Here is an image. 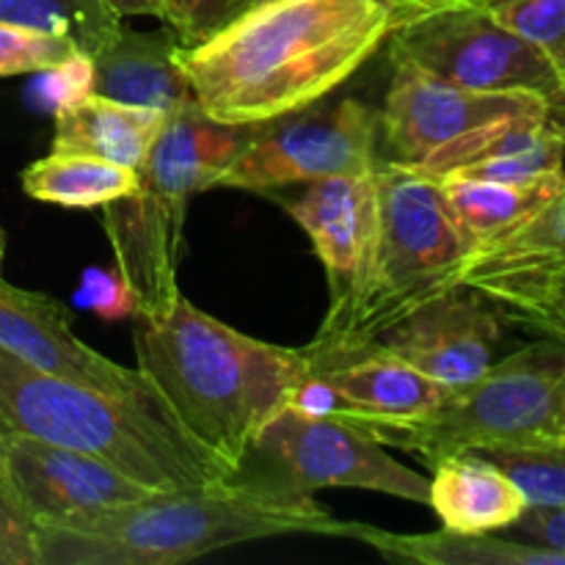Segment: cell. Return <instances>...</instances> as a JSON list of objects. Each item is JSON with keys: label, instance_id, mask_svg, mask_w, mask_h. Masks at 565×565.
<instances>
[{"label": "cell", "instance_id": "cell-1", "mask_svg": "<svg viewBox=\"0 0 565 565\" xmlns=\"http://www.w3.org/2000/svg\"><path fill=\"white\" fill-rule=\"evenodd\" d=\"M375 0H259L196 47H177L193 103L218 125L259 127L312 108L390 39Z\"/></svg>", "mask_w": 565, "mask_h": 565}, {"label": "cell", "instance_id": "cell-2", "mask_svg": "<svg viewBox=\"0 0 565 565\" xmlns=\"http://www.w3.org/2000/svg\"><path fill=\"white\" fill-rule=\"evenodd\" d=\"M132 320L136 370L158 412L241 478L265 425L312 379V359L254 340L185 296L163 318Z\"/></svg>", "mask_w": 565, "mask_h": 565}, {"label": "cell", "instance_id": "cell-3", "mask_svg": "<svg viewBox=\"0 0 565 565\" xmlns=\"http://www.w3.org/2000/svg\"><path fill=\"white\" fill-rule=\"evenodd\" d=\"M342 535L345 522L312 497L276 480L237 478L202 489L158 491L141 500L36 527L39 565H180L210 552L276 535Z\"/></svg>", "mask_w": 565, "mask_h": 565}, {"label": "cell", "instance_id": "cell-4", "mask_svg": "<svg viewBox=\"0 0 565 565\" xmlns=\"http://www.w3.org/2000/svg\"><path fill=\"white\" fill-rule=\"evenodd\" d=\"M0 430L97 458L154 494L237 478L158 408L55 379L6 351H0Z\"/></svg>", "mask_w": 565, "mask_h": 565}, {"label": "cell", "instance_id": "cell-5", "mask_svg": "<svg viewBox=\"0 0 565 565\" xmlns=\"http://www.w3.org/2000/svg\"><path fill=\"white\" fill-rule=\"evenodd\" d=\"M259 127L218 125L196 103L171 110L138 169L136 191L99 207L116 270L136 296L141 318H163L180 301L188 202L215 188Z\"/></svg>", "mask_w": 565, "mask_h": 565}, {"label": "cell", "instance_id": "cell-6", "mask_svg": "<svg viewBox=\"0 0 565 565\" xmlns=\"http://www.w3.org/2000/svg\"><path fill=\"white\" fill-rule=\"evenodd\" d=\"M379 232L367 279L345 329L312 364L364 351L381 331L395 326L430 298L458 285V270L475 252L447 204L439 180L417 166L379 160Z\"/></svg>", "mask_w": 565, "mask_h": 565}, {"label": "cell", "instance_id": "cell-7", "mask_svg": "<svg viewBox=\"0 0 565 565\" xmlns=\"http://www.w3.org/2000/svg\"><path fill=\"white\" fill-rule=\"evenodd\" d=\"M392 450L423 463L494 447L565 441V340L541 334L494 362L478 381L452 390L434 412L406 419H345Z\"/></svg>", "mask_w": 565, "mask_h": 565}, {"label": "cell", "instance_id": "cell-8", "mask_svg": "<svg viewBox=\"0 0 565 565\" xmlns=\"http://www.w3.org/2000/svg\"><path fill=\"white\" fill-rule=\"evenodd\" d=\"M390 61H412L475 92L535 94L565 121V88L535 44L502 25L486 6L430 14L390 33Z\"/></svg>", "mask_w": 565, "mask_h": 565}, {"label": "cell", "instance_id": "cell-9", "mask_svg": "<svg viewBox=\"0 0 565 565\" xmlns=\"http://www.w3.org/2000/svg\"><path fill=\"white\" fill-rule=\"evenodd\" d=\"M252 456L274 469L270 480L296 494L364 489L428 505V478L392 458L381 441L340 417L285 408L257 436Z\"/></svg>", "mask_w": 565, "mask_h": 565}, {"label": "cell", "instance_id": "cell-10", "mask_svg": "<svg viewBox=\"0 0 565 565\" xmlns=\"http://www.w3.org/2000/svg\"><path fill=\"white\" fill-rule=\"evenodd\" d=\"M379 114L359 97L312 105L296 119L259 127L246 149L226 166L215 188L270 193L326 177L373 174Z\"/></svg>", "mask_w": 565, "mask_h": 565}, {"label": "cell", "instance_id": "cell-11", "mask_svg": "<svg viewBox=\"0 0 565 565\" xmlns=\"http://www.w3.org/2000/svg\"><path fill=\"white\" fill-rule=\"evenodd\" d=\"M379 130L386 160L419 166L467 132L522 116H550L552 105L535 94L475 92L456 86L412 61H392Z\"/></svg>", "mask_w": 565, "mask_h": 565}, {"label": "cell", "instance_id": "cell-12", "mask_svg": "<svg viewBox=\"0 0 565 565\" xmlns=\"http://www.w3.org/2000/svg\"><path fill=\"white\" fill-rule=\"evenodd\" d=\"M285 210L312 241L329 279V312L309 353L326 351L345 329L373 257L379 232V185L373 174L326 177L307 182L298 196L285 199Z\"/></svg>", "mask_w": 565, "mask_h": 565}, {"label": "cell", "instance_id": "cell-13", "mask_svg": "<svg viewBox=\"0 0 565 565\" xmlns=\"http://www.w3.org/2000/svg\"><path fill=\"white\" fill-rule=\"evenodd\" d=\"M154 494L83 452L0 430V497L33 527Z\"/></svg>", "mask_w": 565, "mask_h": 565}, {"label": "cell", "instance_id": "cell-14", "mask_svg": "<svg viewBox=\"0 0 565 565\" xmlns=\"http://www.w3.org/2000/svg\"><path fill=\"white\" fill-rule=\"evenodd\" d=\"M505 320L500 303L472 287L456 285L381 331L367 348L408 364L447 390H461L494 364Z\"/></svg>", "mask_w": 565, "mask_h": 565}, {"label": "cell", "instance_id": "cell-15", "mask_svg": "<svg viewBox=\"0 0 565 565\" xmlns=\"http://www.w3.org/2000/svg\"><path fill=\"white\" fill-rule=\"evenodd\" d=\"M0 351L55 379L75 381L158 408L141 373L110 362L108 356L88 348L81 337H75L70 315L58 301L44 292L9 285L3 276H0Z\"/></svg>", "mask_w": 565, "mask_h": 565}, {"label": "cell", "instance_id": "cell-16", "mask_svg": "<svg viewBox=\"0 0 565 565\" xmlns=\"http://www.w3.org/2000/svg\"><path fill=\"white\" fill-rule=\"evenodd\" d=\"M434 180L524 182L565 171V121L550 116H522L467 132L419 163Z\"/></svg>", "mask_w": 565, "mask_h": 565}, {"label": "cell", "instance_id": "cell-17", "mask_svg": "<svg viewBox=\"0 0 565 565\" xmlns=\"http://www.w3.org/2000/svg\"><path fill=\"white\" fill-rule=\"evenodd\" d=\"M326 386V417L406 419L434 412L452 390L379 351H359L312 364Z\"/></svg>", "mask_w": 565, "mask_h": 565}, {"label": "cell", "instance_id": "cell-18", "mask_svg": "<svg viewBox=\"0 0 565 565\" xmlns=\"http://www.w3.org/2000/svg\"><path fill=\"white\" fill-rule=\"evenodd\" d=\"M174 53L177 42L169 28L141 33L121 25L119 33L92 55V94L171 114L193 103L191 86L177 66Z\"/></svg>", "mask_w": 565, "mask_h": 565}, {"label": "cell", "instance_id": "cell-19", "mask_svg": "<svg viewBox=\"0 0 565 565\" xmlns=\"http://www.w3.org/2000/svg\"><path fill=\"white\" fill-rule=\"evenodd\" d=\"M430 472L428 508L447 530L469 535L502 533L527 511L519 486L475 450L441 458Z\"/></svg>", "mask_w": 565, "mask_h": 565}, {"label": "cell", "instance_id": "cell-20", "mask_svg": "<svg viewBox=\"0 0 565 565\" xmlns=\"http://www.w3.org/2000/svg\"><path fill=\"white\" fill-rule=\"evenodd\" d=\"M166 125L163 110L86 94L55 114L53 152L92 154L138 171Z\"/></svg>", "mask_w": 565, "mask_h": 565}, {"label": "cell", "instance_id": "cell-21", "mask_svg": "<svg viewBox=\"0 0 565 565\" xmlns=\"http://www.w3.org/2000/svg\"><path fill=\"white\" fill-rule=\"evenodd\" d=\"M345 539L367 544L392 563L417 565H565L563 550L508 539L502 533H390L370 524L345 522Z\"/></svg>", "mask_w": 565, "mask_h": 565}, {"label": "cell", "instance_id": "cell-22", "mask_svg": "<svg viewBox=\"0 0 565 565\" xmlns=\"http://www.w3.org/2000/svg\"><path fill=\"white\" fill-rule=\"evenodd\" d=\"M565 270V188L533 218L475 248L458 270V285L489 292L502 285L544 279Z\"/></svg>", "mask_w": 565, "mask_h": 565}, {"label": "cell", "instance_id": "cell-23", "mask_svg": "<svg viewBox=\"0 0 565 565\" xmlns=\"http://www.w3.org/2000/svg\"><path fill=\"white\" fill-rule=\"evenodd\" d=\"M441 191L475 248L508 235L533 218L544 204L565 188V171L524 182L472 180V177H441Z\"/></svg>", "mask_w": 565, "mask_h": 565}, {"label": "cell", "instance_id": "cell-24", "mask_svg": "<svg viewBox=\"0 0 565 565\" xmlns=\"http://www.w3.org/2000/svg\"><path fill=\"white\" fill-rule=\"evenodd\" d=\"M22 191L44 204L66 210H99L136 191L138 171L110 160L75 152H50L22 169Z\"/></svg>", "mask_w": 565, "mask_h": 565}, {"label": "cell", "instance_id": "cell-25", "mask_svg": "<svg viewBox=\"0 0 565 565\" xmlns=\"http://www.w3.org/2000/svg\"><path fill=\"white\" fill-rule=\"evenodd\" d=\"M0 22L70 39L86 55L103 50L121 28L105 0H0Z\"/></svg>", "mask_w": 565, "mask_h": 565}, {"label": "cell", "instance_id": "cell-26", "mask_svg": "<svg viewBox=\"0 0 565 565\" xmlns=\"http://www.w3.org/2000/svg\"><path fill=\"white\" fill-rule=\"evenodd\" d=\"M480 456L502 469L527 500V508H565V441L541 447H494Z\"/></svg>", "mask_w": 565, "mask_h": 565}, {"label": "cell", "instance_id": "cell-27", "mask_svg": "<svg viewBox=\"0 0 565 565\" xmlns=\"http://www.w3.org/2000/svg\"><path fill=\"white\" fill-rule=\"evenodd\" d=\"M483 6L544 53L565 88V0H486Z\"/></svg>", "mask_w": 565, "mask_h": 565}, {"label": "cell", "instance_id": "cell-28", "mask_svg": "<svg viewBox=\"0 0 565 565\" xmlns=\"http://www.w3.org/2000/svg\"><path fill=\"white\" fill-rule=\"evenodd\" d=\"M483 296L500 303L505 318L513 323L565 340V270L544 276V279L494 287Z\"/></svg>", "mask_w": 565, "mask_h": 565}, {"label": "cell", "instance_id": "cell-29", "mask_svg": "<svg viewBox=\"0 0 565 565\" xmlns=\"http://www.w3.org/2000/svg\"><path fill=\"white\" fill-rule=\"evenodd\" d=\"M259 0H163V25L177 47H196L254 9Z\"/></svg>", "mask_w": 565, "mask_h": 565}, {"label": "cell", "instance_id": "cell-30", "mask_svg": "<svg viewBox=\"0 0 565 565\" xmlns=\"http://www.w3.org/2000/svg\"><path fill=\"white\" fill-rule=\"evenodd\" d=\"M81 53L70 39L50 36L33 28L0 22V77L39 75Z\"/></svg>", "mask_w": 565, "mask_h": 565}, {"label": "cell", "instance_id": "cell-31", "mask_svg": "<svg viewBox=\"0 0 565 565\" xmlns=\"http://www.w3.org/2000/svg\"><path fill=\"white\" fill-rule=\"evenodd\" d=\"M75 301L83 309L94 312L103 320H127L138 315L136 296H132L130 287L125 285V279L119 276V270H103V268H88L81 276V285L75 290Z\"/></svg>", "mask_w": 565, "mask_h": 565}, {"label": "cell", "instance_id": "cell-32", "mask_svg": "<svg viewBox=\"0 0 565 565\" xmlns=\"http://www.w3.org/2000/svg\"><path fill=\"white\" fill-rule=\"evenodd\" d=\"M39 75H42L36 83L39 99L44 103V108L58 114L61 108L92 94L94 61L92 55L75 53L66 61H61L58 66H50V70L39 72Z\"/></svg>", "mask_w": 565, "mask_h": 565}, {"label": "cell", "instance_id": "cell-33", "mask_svg": "<svg viewBox=\"0 0 565 565\" xmlns=\"http://www.w3.org/2000/svg\"><path fill=\"white\" fill-rule=\"evenodd\" d=\"M0 565H39L36 527L0 497Z\"/></svg>", "mask_w": 565, "mask_h": 565}, {"label": "cell", "instance_id": "cell-34", "mask_svg": "<svg viewBox=\"0 0 565 565\" xmlns=\"http://www.w3.org/2000/svg\"><path fill=\"white\" fill-rule=\"evenodd\" d=\"M502 535L565 552V508H527Z\"/></svg>", "mask_w": 565, "mask_h": 565}, {"label": "cell", "instance_id": "cell-35", "mask_svg": "<svg viewBox=\"0 0 565 565\" xmlns=\"http://www.w3.org/2000/svg\"><path fill=\"white\" fill-rule=\"evenodd\" d=\"M375 3L384 6L392 17V31L403 25H412V22L425 20L430 14H439L447 9H461V0H375Z\"/></svg>", "mask_w": 565, "mask_h": 565}, {"label": "cell", "instance_id": "cell-36", "mask_svg": "<svg viewBox=\"0 0 565 565\" xmlns=\"http://www.w3.org/2000/svg\"><path fill=\"white\" fill-rule=\"evenodd\" d=\"M119 20L125 17H158L163 14V0H105Z\"/></svg>", "mask_w": 565, "mask_h": 565}, {"label": "cell", "instance_id": "cell-37", "mask_svg": "<svg viewBox=\"0 0 565 565\" xmlns=\"http://www.w3.org/2000/svg\"><path fill=\"white\" fill-rule=\"evenodd\" d=\"M3 257H6V232L0 226V276H3Z\"/></svg>", "mask_w": 565, "mask_h": 565}, {"label": "cell", "instance_id": "cell-38", "mask_svg": "<svg viewBox=\"0 0 565 565\" xmlns=\"http://www.w3.org/2000/svg\"><path fill=\"white\" fill-rule=\"evenodd\" d=\"M461 3H467V6H483L486 0H461Z\"/></svg>", "mask_w": 565, "mask_h": 565}]
</instances>
